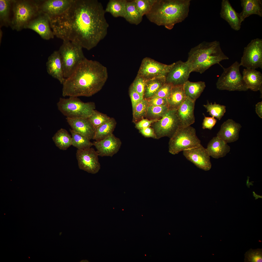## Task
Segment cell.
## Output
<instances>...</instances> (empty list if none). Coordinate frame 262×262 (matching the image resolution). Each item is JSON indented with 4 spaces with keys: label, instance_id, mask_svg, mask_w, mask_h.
I'll return each mask as SVG.
<instances>
[{
    "label": "cell",
    "instance_id": "10",
    "mask_svg": "<svg viewBox=\"0 0 262 262\" xmlns=\"http://www.w3.org/2000/svg\"><path fill=\"white\" fill-rule=\"evenodd\" d=\"M176 111L169 109L161 119L155 122L152 128L156 139L164 137L170 138L180 126Z\"/></svg>",
    "mask_w": 262,
    "mask_h": 262
},
{
    "label": "cell",
    "instance_id": "4",
    "mask_svg": "<svg viewBox=\"0 0 262 262\" xmlns=\"http://www.w3.org/2000/svg\"><path fill=\"white\" fill-rule=\"evenodd\" d=\"M229 59L223 52L219 41H204L192 48L186 62L190 72L202 74L212 66Z\"/></svg>",
    "mask_w": 262,
    "mask_h": 262
},
{
    "label": "cell",
    "instance_id": "19",
    "mask_svg": "<svg viewBox=\"0 0 262 262\" xmlns=\"http://www.w3.org/2000/svg\"><path fill=\"white\" fill-rule=\"evenodd\" d=\"M241 127L240 123L229 119L221 125L216 136L227 143L234 142L239 138V132Z\"/></svg>",
    "mask_w": 262,
    "mask_h": 262
},
{
    "label": "cell",
    "instance_id": "22",
    "mask_svg": "<svg viewBox=\"0 0 262 262\" xmlns=\"http://www.w3.org/2000/svg\"><path fill=\"white\" fill-rule=\"evenodd\" d=\"M221 17L226 21L233 30L238 31L240 29L242 22L239 13L237 12L228 0H222L220 13Z\"/></svg>",
    "mask_w": 262,
    "mask_h": 262
},
{
    "label": "cell",
    "instance_id": "9",
    "mask_svg": "<svg viewBox=\"0 0 262 262\" xmlns=\"http://www.w3.org/2000/svg\"><path fill=\"white\" fill-rule=\"evenodd\" d=\"M239 63L235 61L227 68L222 66L223 71L216 83L217 88L230 91H246V88L240 72Z\"/></svg>",
    "mask_w": 262,
    "mask_h": 262
},
{
    "label": "cell",
    "instance_id": "43",
    "mask_svg": "<svg viewBox=\"0 0 262 262\" xmlns=\"http://www.w3.org/2000/svg\"><path fill=\"white\" fill-rule=\"evenodd\" d=\"M173 86L171 83L166 82L154 97L167 98L170 94Z\"/></svg>",
    "mask_w": 262,
    "mask_h": 262
},
{
    "label": "cell",
    "instance_id": "41",
    "mask_svg": "<svg viewBox=\"0 0 262 262\" xmlns=\"http://www.w3.org/2000/svg\"><path fill=\"white\" fill-rule=\"evenodd\" d=\"M245 262H262V249H250L245 254Z\"/></svg>",
    "mask_w": 262,
    "mask_h": 262
},
{
    "label": "cell",
    "instance_id": "40",
    "mask_svg": "<svg viewBox=\"0 0 262 262\" xmlns=\"http://www.w3.org/2000/svg\"><path fill=\"white\" fill-rule=\"evenodd\" d=\"M169 109L168 105L149 106L146 114L149 117H162Z\"/></svg>",
    "mask_w": 262,
    "mask_h": 262
},
{
    "label": "cell",
    "instance_id": "21",
    "mask_svg": "<svg viewBox=\"0 0 262 262\" xmlns=\"http://www.w3.org/2000/svg\"><path fill=\"white\" fill-rule=\"evenodd\" d=\"M66 119L72 130L84 136L90 140L93 139L95 128L89 118H66Z\"/></svg>",
    "mask_w": 262,
    "mask_h": 262
},
{
    "label": "cell",
    "instance_id": "1",
    "mask_svg": "<svg viewBox=\"0 0 262 262\" xmlns=\"http://www.w3.org/2000/svg\"><path fill=\"white\" fill-rule=\"evenodd\" d=\"M105 13L97 0H74L65 12L50 18L51 27L57 37L89 50L107 34L109 24Z\"/></svg>",
    "mask_w": 262,
    "mask_h": 262
},
{
    "label": "cell",
    "instance_id": "44",
    "mask_svg": "<svg viewBox=\"0 0 262 262\" xmlns=\"http://www.w3.org/2000/svg\"><path fill=\"white\" fill-rule=\"evenodd\" d=\"M129 94L133 110L136 105L142 100L143 99V98L131 86L129 89Z\"/></svg>",
    "mask_w": 262,
    "mask_h": 262
},
{
    "label": "cell",
    "instance_id": "25",
    "mask_svg": "<svg viewBox=\"0 0 262 262\" xmlns=\"http://www.w3.org/2000/svg\"><path fill=\"white\" fill-rule=\"evenodd\" d=\"M206 149L210 156L218 159L225 156L230 148L227 143L216 136L210 140Z\"/></svg>",
    "mask_w": 262,
    "mask_h": 262
},
{
    "label": "cell",
    "instance_id": "15",
    "mask_svg": "<svg viewBox=\"0 0 262 262\" xmlns=\"http://www.w3.org/2000/svg\"><path fill=\"white\" fill-rule=\"evenodd\" d=\"M183 154L188 160L200 169L207 171L211 168L210 156L206 148L201 144L183 151Z\"/></svg>",
    "mask_w": 262,
    "mask_h": 262
},
{
    "label": "cell",
    "instance_id": "47",
    "mask_svg": "<svg viewBox=\"0 0 262 262\" xmlns=\"http://www.w3.org/2000/svg\"><path fill=\"white\" fill-rule=\"evenodd\" d=\"M158 120L157 119H153L150 120L147 119H143L135 123V126L136 128L139 130L149 127L152 124Z\"/></svg>",
    "mask_w": 262,
    "mask_h": 262
},
{
    "label": "cell",
    "instance_id": "13",
    "mask_svg": "<svg viewBox=\"0 0 262 262\" xmlns=\"http://www.w3.org/2000/svg\"><path fill=\"white\" fill-rule=\"evenodd\" d=\"M98 155L92 147L83 150L77 149L76 156L79 168L89 173L95 174L100 169Z\"/></svg>",
    "mask_w": 262,
    "mask_h": 262
},
{
    "label": "cell",
    "instance_id": "29",
    "mask_svg": "<svg viewBox=\"0 0 262 262\" xmlns=\"http://www.w3.org/2000/svg\"><path fill=\"white\" fill-rule=\"evenodd\" d=\"M166 76L157 77L146 80L144 95L146 98L154 97L166 83Z\"/></svg>",
    "mask_w": 262,
    "mask_h": 262
},
{
    "label": "cell",
    "instance_id": "8",
    "mask_svg": "<svg viewBox=\"0 0 262 262\" xmlns=\"http://www.w3.org/2000/svg\"><path fill=\"white\" fill-rule=\"evenodd\" d=\"M58 110L66 118H89L95 108L92 102H84L77 97L60 98L57 104Z\"/></svg>",
    "mask_w": 262,
    "mask_h": 262
},
{
    "label": "cell",
    "instance_id": "18",
    "mask_svg": "<svg viewBox=\"0 0 262 262\" xmlns=\"http://www.w3.org/2000/svg\"><path fill=\"white\" fill-rule=\"evenodd\" d=\"M191 73L186 62L179 61L175 63L167 74L166 82L171 83L173 86L183 85L188 80Z\"/></svg>",
    "mask_w": 262,
    "mask_h": 262
},
{
    "label": "cell",
    "instance_id": "34",
    "mask_svg": "<svg viewBox=\"0 0 262 262\" xmlns=\"http://www.w3.org/2000/svg\"><path fill=\"white\" fill-rule=\"evenodd\" d=\"M14 0H0V26H10L11 19L10 16Z\"/></svg>",
    "mask_w": 262,
    "mask_h": 262
},
{
    "label": "cell",
    "instance_id": "11",
    "mask_svg": "<svg viewBox=\"0 0 262 262\" xmlns=\"http://www.w3.org/2000/svg\"><path fill=\"white\" fill-rule=\"evenodd\" d=\"M239 65L246 68L262 69V39L252 40L245 47Z\"/></svg>",
    "mask_w": 262,
    "mask_h": 262
},
{
    "label": "cell",
    "instance_id": "45",
    "mask_svg": "<svg viewBox=\"0 0 262 262\" xmlns=\"http://www.w3.org/2000/svg\"><path fill=\"white\" fill-rule=\"evenodd\" d=\"M147 101L149 106H168L167 99L166 98L153 97Z\"/></svg>",
    "mask_w": 262,
    "mask_h": 262
},
{
    "label": "cell",
    "instance_id": "35",
    "mask_svg": "<svg viewBox=\"0 0 262 262\" xmlns=\"http://www.w3.org/2000/svg\"><path fill=\"white\" fill-rule=\"evenodd\" d=\"M70 131L72 138V145L78 149H85L90 147L93 145V143L86 137L72 129H70Z\"/></svg>",
    "mask_w": 262,
    "mask_h": 262
},
{
    "label": "cell",
    "instance_id": "30",
    "mask_svg": "<svg viewBox=\"0 0 262 262\" xmlns=\"http://www.w3.org/2000/svg\"><path fill=\"white\" fill-rule=\"evenodd\" d=\"M127 0H110L105 10V12L110 13L114 17L124 18L126 14Z\"/></svg>",
    "mask_w": 262,
    "mask_h": 262
},
{
    "label": "cell",
    "instance_id": "16",
    "mask_svg": "<svg viewBox=\"0 0 262 262\" xmlns=\"http://www.w3.org/2000/svg\"><path fill=\"white\" fill-rule=\"evenodd\" d=\"M93 143L99 156L112 157L119 151L122 142L113 134L101 140H95Z\"/></svg>",
    "mask_w": 262,
    "mask_h": 262
},
{
    "label": "cell",
    "instance_id": "3",
    "mask_svg": "<svg viewBox=\"0 0 262 262\" xmlns=\"http://www.w3.org/2000/svg\"><path fill=\"white\" fill-rule=\"evenodd\" d=\"M190 2V0H155L151 10L146 15L151 22L171 30L188 17Z\"/></svg>",
    "mask_w": 262,
    "mask_h": 262
},
{
    "label": "cell",
    "instance_id": "6",
    "mask_svg": "<svg viewBox=\"0 0 262 262\" xmlns=\"http://www.w3.org/2000/svg\"><path fill=\"white\" fill-rule=\"evenodd\" d=\"M201 145V141L197 136L194 128L190 126L185 127L180 126L170 138L169 152L175 155Z\"/></svg>",
    "mask_w": 262,
    "mask_h": 262
},
{
    "label": "cell",
    "instance_id": "27",
    "mask_svg": "<svg viewBox=\"0 0 262 262\" xmlns=\"http://www.w3.org/2000/svg\"><path fill=\"white\" fill-rule=\"evenodd\" d=\"M183 85L173 86L167 98L169 109L177 110L186 98Z\"/></svg>",
    "mask_w": 262,
    "mask_h": 262
},
{
    "label": "cell",
    "instance_id": "2",
    "mask_svg": "<svg viewBox=\"0 0 262 262\" xmlns=\"http://www.w3.org/2000/svg\"><path fill=\"white\" fill-rule=\"evenodd\" d=\"M108 78L106 67L86 58L62 84L63 96L89 97L100 91Z\"/></svg>",
    "mask_w": 262,
    "mask_h": 262
},
{
    "label": "cell",
    "instance_id": "31",
    "mask_svg": "<svg viewBox=\"0 0 262 262\" xmlns=\"http://www.w3.org/2000/svg\"><path fill=\"white\" fill-rule=\"evenodd\" d=\"M52 139L56 146L61 150H66L72 145L71 136L65 129L58 130Z\"/></svg>",
    "mask_w": 262,
    "mask_h": 262
},
{
    "label": "cell",
    "instance_id": "49",
    "mask_svg": "<svg viewBox=\"0 0 262 262\" xmlns=\"http://www.w3.org/2000/svg\"><path fill=\"white\" fill-rule=\"evenodd\" d=\"M255 112L258 116L262 118V101L257 103L255 105Z\"/></svg>",
    "mask_w": 262,
    "mask_h": 262
},
{
    "label": "cell",
    "instance_id": "42",
    "mask_svg": "<svg viewBox=\"0 0 262 262\" xmlns=\"http://www.w3.org/2000/svg\"><path fill=\"white\" fill-rule=\"evenodd\" d=\"M146 80L137 75L131 86L143 98Z\"/></svg>",
    "mask_w": 262,
    "mask_h": 262
},
{
    "label": "cell",
    "instance_id": "17",
    "mask_svg": "<svg viewBox=\"0 0 262 262\" xmlns=\"http://www.w3.org/2000/svg\"><path fill=\"white\" fill-rule=\"evenodd\" d=\"M74 0H47L39 2V10L50 18L60 16L70 7Z\"/></svg>",
    "mask_w": 262,
    "mask_h": 262
},
{
    "label": "cell",
    "instance_id": "46",
    "mask_svg": "<svg viewBox=\"0 0 262 262\" xmlns=\"http://www.w3.org/2000/svg\"><path fill=\"white\" fill-rule=\"evenodd\" d=\"M204 115L202 128L204 129H208L211 130L216 123L217 120L213 117H206Z\"/></svg>",
    "mask_w": 262,
    "mask_h": 262
},
{
    "label": "cell",
    "instance_id": "24",
    "mask_svg": "<svg viewBox=\"0 0 262 262\" xmlns=\"http://www.w3.org/2000/svg\"><path fill=\"white\" fill-rule=\"evenodd\" d=\"M243 79L246 88L253 91L262 92V74L255 69L246 68L243 71Z\"/></svg>",
    "mask_w": 262,
    "mask_h": 262
},
{
    "label": "cell",
    "instance_id": "12",
    "mask_svg": "<svg viewBox=\"0 0 262 262\" xmlns=\"http://www.w3.org/2000/svg\"><path fill=\"white\" fill-rule=\"evenodd\" d=\"M160 63L149 58L142 61L137 75L147 80L154 78L166 76L174 65Z\"/></svg>",
    "mask_w": 262,
    "mask_h": 262
},
{
    "label": "cell",
    "instance_id": "38",
    "mask_svg": "<svg viewBox=\"0 0 262 262\" xmlns=\"http://www.w3.org/2000/svg\"><path fill=\"white\" fill-rule=\"evenodd\" d=\"M89 118L96 129L108 121L111 118L105 114L94 110Z\"/></svg>",
    "mask_w": 262,
    "mask_h": 262
},
{
    "label": "cell",
    "instance_id": "37",
    "mask_svg": "<svg viewBox=\"0 0 262 262\" xmlns=\"http://www.w3.org/2000/svg\"><path fill=\"white\" fill-rule=\"evenodd\" d=\"M148 106L147 100L143 99L136 105L132 110L134 122L136 123L146 114Z\"/></svg>",
    "mask_w": 262,
    "mask_h": 262
},
{
    "label": "cell",
    "instance_id": "26",
    "mask_svg": "<svg viewBox=\"0 0 262 262\" xmlns=\"http://www.w3.org/2000/svg\"><path fill=\"white\" fill-rule=\"evenodd\" d=\"M240 1L242 10L239 14L242 22L252 15L262 16V0H241Z\"/></svg>",
    "mask_w": 262,
    "mask_h": 262
},
{
    "label": "cell",
    "instance_id": "32",
    "mask_svg": "<svg viewBox=\"0 0 262 262\" xmlns=\"http://www.w3.org/2000/svg\"><path fill=\"white\" fill-rule=\"evenodd\" d=\"M116 124L114 118H111L108 121L95 129L93 139L96 141L101 140L113 134Z\"/></svg>",
    "mask_w": 262,
    "mask_h": 262
},
{
    "label": "cell",
    "instance_id": "36",
    "mask_svg": "<svg viewBox=\"0 0 262 262\" xmlns=\"http://www.w3.org/2000/svg\"><path fill=\"white\" fill-rule=\"evenodd\" d=\"M203 106L211 117L216 118L219 120L221 119L226 112L225 106L217 104L215 102L213 104L207 101V104Z\"/></svg>",
    "mask_w": 262,
    "mask_h": 262
},
{
    "label": "cell",
    "instance_id": "5",
    "mask_svg": "<svg viewBox=\"0 0 262 262\" xmlns=\"http://www.w3.org/2000/svg\"><path fill=\"white\" fill-rule=\"evenodd\" d=\"M12 9L13 15L10 26L18 31L26 28L40 10L39 2L25 0H14Z\"/></svg>",
    "mask_w": 262,
    "mask_h": 262
},
{
    "label": "cell",
    "instance_id": "28",
    "mask_svg": "<svg viewBox=\"0 0 262 262\" xmlns=\"http://www.w3.org/2000/svg\"><path fill=\"white\" fill-rule=\"evenodd\" d=\"M183 86L186 97L196 101L203 91L206 85L204 82H192L188 80L183 84Z\"/></svg>",
    "mask_w": 262,
    "mask_h": 262
},
{
    "label": "cell",
    "instance_id": "39",
    "mask_svg": "<svg viewBox=\"0 0 262 262\" xmlns=\"http://www.w3.org/2000/svg\"><path fill=\"white\" fill-rule=\"evenodd\" d=\"M137 9L143 16L151 10L155 0H134Z\"/></svg>",
    "mask_w": 262,
    "mask_h": 262
},
{
    "label": "cell",
    "instance_id": "7",
    "mask_svg": "<svg viewBox=\"0 0 262 262\" xmlns=\"http://www.w3.org/2000/svg\"><path fill=\"white\" fill-rule=\"evenodd\" d=\"M82 48L76 43L64 41L58 50L62 62L64 76L69 77L80 63L86 57Z\"/></svg>",
    "mask_w": 262,
    "mask_h": 262
},
{
    "label": "cell",
    "instance_id": "33",
    "mask_svg": "<svg viewBox=\"0 0 262 262\" xmlns=\"http://www.w3.org/2000/svg\"><path fill=\"white\" fill-rule=\"evenodd\" d=\"M125 19L130 23L137 25L142 21L143 16L138 11L134 0L127 1Z\"/></svg>",
    "mask_w": 262,
    "mask_h": 262
},
{
    "label": "cell",
    "instance_id": "23",
    "mask_svg": "<svg viewBox=\"0 0 262 262\" xmlns=\"http://www.w3.org/2000/svg\"><path fill=\"white\" fill-rule=\"evenodd\" d=\"M46 66L48 74L62 84L65 78L64 76L62 62L58 50L54 51L49 57Z\"/></svg>",
    "mask_w": 262,
    "mask_h": 262
},
{
    "label": "cell",
    "instance_id": "48",
    "mask_svg": "<svg viewBox=\"0 0 262 262\" xmlns=\"http://www.w3.org/2000/svg\"><path fill=\"white\" fill-rule=\"evenodd\" d=\"M139 130L140 132L145 137L156 139L154 130L152 128L148 127Z\"/></svg>",
    "mask_w": 262,
    "mask_h": 262
},
{
    "label": "cell",
    "instance_id": "20",
    "mask_svg": "<svg viewBox=\"0 0 262 262\" xmlns=\"http://www.w3.org/2000/svg\"><path fill=\"white\" fill-rule=\"evenodd\" d=\"M195 101L187 97L177 110L180 126L185 127L190 126L195 122L194 109Z\"/></svg>",
    "mask_w": 262,
    "mask_h": 262
},
{
    "label": "cell",
    "instance_id": "14",
    "mask_svg": "<svg viewBox=\"0 0 262 262\" xmlns=\"http://www.w3.org/2000/svg\"><path fill=\"white\" fill-rule=\"evenodd\" d=\"M26 28L34 31L44 40L53 39L54 36L50 26V17L40 10L29 22Z\"/></svg>",
    "mask_w": 262,
    "mask_h": 262
}]
</instances>
